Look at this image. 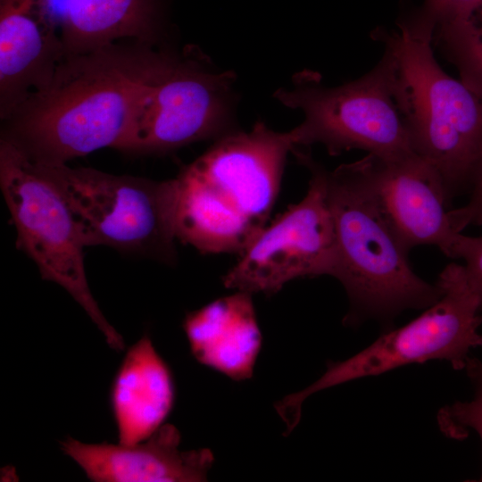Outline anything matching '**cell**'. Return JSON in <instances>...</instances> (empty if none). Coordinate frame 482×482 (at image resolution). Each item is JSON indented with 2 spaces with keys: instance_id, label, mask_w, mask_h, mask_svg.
Masks as SVG:
<instances>
[{
  "instance_id": "obj_12",
  "label": "cell",
  "mask_w": 482,
  "mask_h": 482,
  "mask_svg": "<svg viewBox=\"0 0 482 482\" xmlns=\"http://www.w3.org/2000/svg\"><path fill=\"white\" fill-rule=\"evenodd\" d=\"M180 433L164 424L147 439L131 445L86 444L72 437L62 451L95 482H200L214 462L210 449H179Z\"/></svg>"
},
{
  "instance_id": "obj_22",
  "label": "cell",
  "mask_w": 482,
  "mask_h": 482,
  "mask_svg": "<svg viewBox=\"0 0 482 482\" xmlns=\"http://www.w3.org/2000/svg\"><path fill=\"white\" fill-rule=\"evenodd\" d=\"M465 370L476 386L475 395L482 397V362L471 358Z\"/></svg>"
},
{
  "instance_id": "obj_17",
  "label": "cell",
  "mask_w": 482,
  "mask_h": 482,
  "mask_svg": "<svg viewBox=\"0 0 482 482\" xmlns=\"http://www.w3.org/2000/svg\"><path fill=\"white\" fill-rule=\"evenodd\" d=\"M435 43L456 66L460 79L482 98V5L465 25L434 35Z\"/></svg>"
},
{
  "instance_id": "obj_4",
  "label": "cell",
  "mask_w": 482,
  "mask_h": 482,
  "mask_svg": "<svg viewBox=\"0 0 482 482\" xmlns=\"http://www.w3.org/2000/svg\"><path fill=\"white\" fill-rule=\"evenodd\" d=\"M337 240L333 273L346 291L350 309L344 322L390 321L408 309H426L440 296L411 269L400 242L377 204L358 161L333 170L322 168Z\"/></svg>"
},
{
  "instance_id": "obj_6",
  "label": "cell",
  "mask_w": 482,
  "mask_h": 482,
  "mask_svg": "<svg viewBox=\"0 0 482 482\" xmlns=\"http://www.w3.org/2000/svg\"><path fill=\"white\" fill-rule=\"evenodd\" d=\"M35 163L62 194L86 246L177 262L176 178L158 181L67 163Z\"/></svg>"
},
{
  "instance_id": "obj_5",
  "label": "cell",
  "mask_w": 482,
  "mask_h": 482,
  "mask_svg": "<svg viewBox=\"0 0 482 482\" xmlns=\"http://www.w3.org/2000/svg\"><path fill=\"white\" fill-rule=\"evenodd\" d=\"M436 284L440 296L420 315L386 331L353 356L328 364L312 385L278 402L276 410L287 431L299 422L303 401L321 390L432 360L447 362L454 370L466 369L471 350L482 346L480 300L463 265H446Z\"/></svg>"
},
{
  "instance_id": "obj_13",
  "label": "cell",
  "mask_w": 482,
  "mask_h": 482,
  "mask_svg": "<svg viewBox=\"0 0 482 482\" xmlns=\"http://www.w3.org/2000/svg\"><path fill=\"white\" fill-rule=\"evenodd\" d=\"M65 57L37 0H0V118L43 89Z\"/></svg>"
},
{
  "instance_id": "obj_20",
  "label": "cell",
  "mask_w": 482,
  "mask_h": 482,
  "mask_svg": "<svg viewBox=\"0 0 482 482\" xmlns=\"http://www.w3.org/2000/svg\"><path fill=\"white\" fill-rule=\"evenodd\" d=\"M469 189L470 196L468 203L448 211L451 226L458 233L470 225H482V159L471 174Z\"/></svg>"
},
{
  "instance_id": "obj_3",
  "label": "cell",
  "mask_w": 482,
  "mask_h": 482,
  "mask_svg": "<svg viewBox=\"0 0 482 482\" xmlns=\"http://www.w3.org/2000/svg\"><path fill=\"white\" fill-rule=\"evenodd\" d=\"M411 10L400 14L398 30L377 28L371 36L393 61L411 149L439 174L450 203L469 189L482 159V98L440 67L433 30Z\"/></svg>"
},
{
  "instance_id": "obj_7",
  "label": "cell",
  "mask_w": 482,
  "mask_h": 482,
  "mask_svg": "<svg viewBox=\"0 0 482 482\" xmlns=\"http://www.w3.org/2000/svg\"><path fill=\"white\" fill-rule=\"evenodd\" d=\"M274 96L303 114V120L290 130L295 146L320 144L333 156L352 149L380 158L414 154L386 52L355 80L329 87L321 84L319 74L304 71L293 78L291 88L278 89Z\"/></svg>"
},
{
  "instance_id": "obj_16",
  "label": "cell",
  "mask_w": 482,
  "mask_h": 482,
  "mask_svg": "<svg viewBox=\"0 0 482 482\" xmlns=\"http://www.w3.org/2000/svg\"><path fill=\"white\" fill-rule=\"evenodd\" d=\"M174 401L170 370L144 336L127 351L112 386L119 444L131 445L151 436L163 425Z\"/></svg>"
},
{
  "instance_id": "obj_15",
  "label": "cell",
  "mask_w": 482,
  "mask_h": 482,
  "mask_svg": "<svg viewBox=\"0 0 482 482\" xmlns=\"http://www.w3.org/2000/svg\"><path fill=\"white\" fill-rule=\"evenodd\" d=\"M252 295L237 291L187 313L183 320L194 358L236 381L252 378L262 345Z\"/></svg>"
},
{
  "instance_id": "obj_8",
  "label": "cell",
  "mask_w": 482,
  "mask_h": 482,
  "mask_svg": "<svg viewBox=\"0 0 482 482\" xmlns=\"http://www.w3.org/2000/svg\"><path fill=\"white\" fill-rule=\"evenodd\" d=\"M0 186L17 233V247L41 278L64 288L84 309L115 351L122 337L108 322L87 279L78 224L56 185L10 143L0 139Z\"/></svg>"
},
{
  "instance_id": "obj_11",
  "label": "cell",
  "mask_w": 482,
  "mask_h": 482,
  "mask_svg": "<svg viewBox=\"0 0 482 482\" xmlns=\"http://www.w3.org/2000/svg\"><path fill=\"white\" fill-rule=\"evenodd\" d=\"M362 175L389 226L410 251L438 247L452 258L460 233L451 226L449 204L436 170L415 154L399 158L368 154L358 161Z\"/></svg>"
},
{
  "instance_id": "obj_14",
  "label": "cell",
  "mask_w": 482,
  "mask_h": 482,
  "mask_svg": "<svg viewBox=\"0 0 482 482\" xmlns=\"http://www.w3.org/2000/svg\"><path fill=\"white\" fill-rule=\"evenodd\" d=\"M66 55L122 41L160 46L170 0H37Z\"/></svg>"
},
{
  "instance_id": "obj_9",
  "label": "cell",
  "mask_w": 482,
  "mask_h": 482,
  "mask_svg": "<svg viewBox=\"0 0 482 482\" xmlns=\"http://www.w3.org/2000/svg\"><path fill=\"white\" fill-rule=\"evenodd\" d=\"M235 74L192 47L165 50L118 150L163 154L236 129Z\"/></svg>"
},
{
  "instance_id": "obj_18",
  "label": "cell",
  "mask_w": 482,
  "mask_h": 482,
  "mask_svg": "<svg viewBox=\"0 0 482 482\" xmlns=\"http://www.w3.org/2000/svg\"><path fill=\"white\" fill-rule=\"evenodd\" d=\"M482 0H424L415 7L420 18L434 30V35L468 23Z\"/></svg>"
},
{
  "instance_id": "obj_19",
  "label": "cell",
  "mask_w": 482,
  "mask_h": 482,
  "mask_svg": "<svg viewBox=\"0 0 482 482\" xmlns=\"http://www.w3.org/2000/svg\"><path fill=\"white\" fill-rule=\"evenodd\" d=\"M437 422L446 436L463 439L472 430L478 435L482 445V397L475 395L470 401L443 407L437 414ZM479 480L482 481V474Z\"/></svg>"
},
{
  "instance_id": "obj_21",
  "label": "cell",
  "mask_w": 482,
  "mask_h": 482,
  "mask_svg": "<svg viewBox=\"0 0 482 482\" xmlns=\"http://www.w3.org/2000/svg\"><path fill=\"white\" fill-rule=\"evenodd\" d=\"M452 258L464 261L468 280L478 296L482 307V237L459 234Z\"/></svg>"
},
{
  "instance_id": "obj_10",
  "label": "cell",
  "mask_w": 482,
  "mask_h": 482,
  "mask_svg": "<svg viewBox=\"0 0 482 482\" xmlns=\"http://www.w3.org/2000/svg\"><path fill=\"white\" fill-rule=\"evenodd\" d=\"M292 153L311 173L307 193L266 224L239 254L222 277L227 288L270 295L295 278L333 276L337 240L323 166L297 147Z\"/></svg>"
},
{
  "instance_id": "obj_2",
  "label": "cell",
  "mask_w": 482,
  "mask_h": 482,
  "mask_svg": "<svg viewBox=\"0 0 482 482\" xmlns=\"http://www.w3.org/2000/svg\"><path fill=\"white\" fill-rule=\"evenodd\" d=\"M295 147L291 131L262 121L216 139L176 177L177 239L202 253L240 254L267 224Z\"/></svg>"
},
{
  "instance_id": "obj_1",
  "label": "cell",
  "mask_w": 482,
  "mask_h": 482,
  "mask_svg": "<svg viewBox=\"0 0 482 482\" xmlns=\"http://www.w3.org/2000/svg\"><path fill=\"white\" fill-rule=\"evenodd\" d=\"M165 49L122 41L66 55L46 87L1 120V139L46 164L119 149Z\"/></svg>"
}]
</instances>
